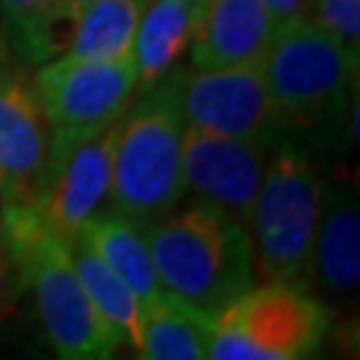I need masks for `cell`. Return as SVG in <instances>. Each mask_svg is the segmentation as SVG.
Instances as JSON below:
<instances>
[{
  "label": "cell",
  "mask_w": 360,
  "mask_h": 360,
  "mask_svg": "<svg viewBox=\"0 0 360 360\" xmlns=\"http://www.w3.org/2000/svg\"><path fill=\"white\" fill-rule=\"evenodd\" d=\"M147 243L160 288L211 318L257 281L245 227L208 203L147 224Z\"/></svg>",
  "instance_id": "1"
},
{
  "label": "cell",
  "mask_w": 360,
  "mask_h": 360,
  "mask_svg": "<svg viewBox=\"0 0 360 360\" xmlns=\"http://www.w3.org/2000/svg\"><path fill=\"white\" fill-rule=\"evenodd\" d=\"M323 193L307 150L283 136L272 150L245 221L254 270L264 283L309 288Z\"/></svg>",
  "instance_id": "2"
},
{
  "label": "cell",
  "mask_w": 360,
  "mask_h": 360,
  "mask_svg": "<svg viewBox=\"0 0 360 360\" xmlns=\"http://www.w3.org/2000/svg\"><path fill=\"white\" fill-rule=\"evenodd\" d=\"M181 139L184 120L166 75L144 89L136 107L120 117L107 195L110 208L147 227L179 206L187 195Z\"/></svg>",
  "instance_id": "3"
},
{
  "label": "cell",
  "mask_w": 360,
  "mask_h": 360,
  "mask_svg": "<svg viewBox=\"0 0 360 360\" xmlns=\"http://www.w3.org/2000/svg\"><path fill=\"white\" fill-rule=\"evenodd\" d=\"M262 75L285 129H315L358 96V53L307 16L278 27Z\"/></svg>",
  "instance_id": "4"
},
{
  "label": "cell",
  "mask_w": 360,
  "mask_h": 360,
  "mask_svg": "<svg viewBox=\"0 0 360 360\" xmlns=\"http://www.w3.org/2000/svg\"><path fill=\"white\" fill-rule=\"evenodd\" d=\"M13 251L25 262L27 288L53 352L67 360L110 358L120 342L91 304L72 264L70 243L46 230L30 208H22Z\"/></svg>",
  "instance_id": "5"
},
{
  "label": "cell",
  "mask_w": 360,
  "mask_h": 360,
  "mask_svg": "<svg viewBox=\"0 0 360 360\" xmlns=\"http://www.w3.org/2000/svg\"><path fill=\"white\" fill-rule=\"evenodd\" d=\"M328 334V312L307 288L285 283L251 285L214 315L208 358L299 360Z\"/></svg>",
  "instance_id": "6"
},
{
  "label": "cell",
  "mask_w": 360,
  "mask_h": 360,
  "mask_svg": "<svg viewBox=\"0 0 360 360\" xmlns=\"http://www.w3.org/2000/svg\"><path fill=\"white\" fill-rule=\"evenodd\" d=\"M53 129V160L75 142L102 134L126 115L136 96V70L126 59H77L62 53L32 75Z\"/></svg>",
  "instance_id": "7"
},
{
  "label": "cell",
  "mask_w": 360,
  "mask_h": 360,
  "mask_svg": "<svg viewBox=\"0 0 360 360\" xmlns=\"http://www.w3.org/2000/svg\"><path fill=\"white\" fill-rule=\"evenodd\" d=\"M171 86L184 126L278 144L285 126L262 75V59L217 70H171Z\"/></svg>",
  "instance_id": "8"
},
{
  "label": "cell",
  "mask_w": 360,
  "mask_h": 360,
  "mask_svg": "<svg viewBox=\"0 0 360 360\" xmlns=\"http://www.w3.org/2000/svg\"><path fill=\"white\" fill-rule=\"evenodd\" d=\"M272 150L275 144L270 142L184 126L181 171L187 193H195L200 203L230 214L245 227Z\"/></svg>",
  "instance_id": "9"
},
{
  "label": "cell",
  "mask_w": 360,
  "mask_h": 360,
  "mask_svg": "<svg viewBox=\"0 0 360 360\" xmlns=\"http://www.w3.org/2000/svg\"><path fill=\"white\" fill-rule=\"evenodd\" d=\"M53 171V129L30 75L0 80V184L16 206H35Z\"/></svg>",
  "instance_id": "10"
},
{
  "label": "cell",
  "mask_w": 360,
  "mask_h": 360,
  "mask_svg": "<svg viewBox=\"0 0 360 360\" xmlns=\"http://www.w3.org/2000/svg\"><path fill=\"white\" fill-rule=\"evenodd\" d=\"M120 120L96 136L75 142L53 160V171L38 203L30 206L40 224L62 240H75L77 232L96 211H102L110 195L112 150Z\"/></svg>",
  "instance_id": "11"
},
{
  "label": "cell",
  "mask_w": 360,
  "mask_h": 360,
  "mask_svg": "<svg viewBox=\"0 0 360 360\" xmlns=\"http://www.w3.org/2000/svg\"><path fill=\"white\" fill-rule=\"evenodd\" d=\"M278 32L262 0H206L190 43L193 70L259 62Z\"/></svg>",
  "instance_id": "12"
},
{
  "label": "cell",
  "mask_w": 360,
  "mask_h": 360,
  "mask_svg": "<svg viewBox=\"0 0 360 360\" xmlns=\"http://www.w3.org/2000/svg\"><path fill=\"white\" fill-rule=\"evenodd\" d=\"M360 283V214L347 190L323 193L321 221L312 245L309 288L349 294Z\"/></svg>",
  "instance_id": "13"
},
{
  "label": "cell",
  "mask_w": 360,
  "mask_h": 360,
  "mask_svg": "<svg viewBox=\"0 0 360 360\" xmlns=\"http://www.w3.org/2000/svg\"><path fill=\"white\" fill-rule=\"evenodd\" d=\"M203 3L147 0L131 43V62L136 70V91L155 86L174 70L193 43Z\"/></svg>",
  "instance_id": "14"
},
{
  "label": "cell",
  "mask_w": 360,
  "mask_h": 360,
  "mask_svg": "<svg viewBox=\"0 0 360 360\" xmlns=\"http://www.w3.org/2000/svg\"><path fill=\"white\" fill-rule=\"evenodd\" d=\"M77 238H83L96 251V257L126 281V285L139 296L142 307L163 291L155 272L144 224L110 208L96 211L77 232Z\"/></svg>",
  "instance_id": "15"
},
{
  "label": "cell",
  "mask_w": 360,
  "mask_h": 360,
  "mask_svg": "<svg viewBox=\"0 0 360 360\" xmlns=\"http://www.w3.org/2000/svg\"><path fill=\"white\" fill-rule=\"evenodd\" d=\"M214 318L160 291L142 307V339L136 355L144 360H206Z\"/></svg>",
  "instance_id": "16"
},
{
  "label": "cell",
  "mask_w": 360,
  "mask_h": 360,
  "mask_svg": "<svg viewBox=\"0 0 360 360\" xmlns=\"http://www.w3.org/2000/svg\"><path fill=\"white\" fill-rule=\"evenodd\" d=\"M147 0H89L70 11L67 56L126 59Z\"/></svg>",
  "instance_id": "17"
},
{
  "label": "cell",
  "mask_w": 360,
  "mask_h": 360,
  "mask_svg": "<svg viewBox=\"0 0 360 360\" xmlns=\"http://www.w3.org/2000/svg\"><path fill=\"white\" fill-rule=\"evenodd\" d=\"M70 254H72L77 278L86 288L94 309L99 312V318L107 323V328L115 334L120 345H131L134 349H139V339H142L139 296L131 291L120 275H115L96 257V251L83 238L70 240Z\"/></svg>",
  "instance_id": "18"
},
{
  "label": "cell",
  "mask_w": 360,
  "mask_h": 360,
  "mask_svg": "<svg viewBox=\"0 0 360 360\" xmlns=\"http://www.w3.org/2000/svg\"><path fill=\"white\" fill-rule=\"evenodd\" d=\"M307 16L323 32L334 35L345 49L360 53V0H309Z\"/></svg>",
  "instance_id": "19"
},
{
  "label": "cell",
  "mask_w": 360,
  "mask_h": 360,
  "mask_svg": "<svg viewBox=\"0 0 360 360\" xmlns=\"http://www.w3.org/2000/svg\"><path fill=\"white\" fill-rule=\"evenodd\" d=\"M27 291L25 262L16 251L0 248V321L16 312L22 294Z\"/></svg>",
  "instance_id": "20"
},
{
  "label": "cell",
  "mask_w": 360,
  "mask_h": 360,
  "mask_svg": "<svg viewBox=\"0 0 360 360\" xmlns=\"http://www.w3.org/2000/svg\"><path fill=\"white\" fill-rule=\"evenodd\" d=\"M56 3L59 0H0V8L6 11L13 30H27V27L46 22L56 16Z\"/></svg>",
  "instance_id": "21"
},
{
  "label": "cell",
  "mask_w": 360,
  "mask_h": 360,
  "mask_svg": "<svg viewBox=\"0 0 360 360\" xmlns=\"http://www.w3.org/2000/svg\"><path fill=\"white\" fill-rule=\"evenodd\" d=\"M25 206H16L6 187L0 184V248L13 251V238H16V219Z\"/></svg>",
  "instance_id": "22"
},
{
  "label": "cell",
  "mask_w": 360,
  "mask_h": 360,
  "mask_svg": "<svg viewBox=\"0 0 360 360\" xmlns=\"http://www.w3.org/2000/svg\"><path fill=\"white\" fill-rule=\"evenodd\" d=\"M262 3H264V8L270 11L272 22L278 27H283L307 13L309 0H262Z\"/></svg>",
  "instance_id": "23"
},
{
  "label": "cell",
  "mask_w": 360,
  "mask_h": 360,
  "mask_svg": "<svg viewBox=\"0 0 360 360\" xmlns=\"http://www.w3.org/2000/svg\"><path fill=\"white\" fill-rule=\"evenodd\" d=\"M80 3H89V0H59V3H56V16H67V13L72 11V8H75V6H80Z\"/></svg>",
  "instance_id": "24"
},
{
  "label": "cell",
  "mask_w": 360,
  "mask_h": 360,
  "mask_svg": "<svg viewBox=\"0 0 360 360\" xmlns=\"http://www.w3.org/2000/svg\"><path fill=\"white\" fill-rule=\"evenodd\" d=\"M8 75V49L0 43V80Z\"/></svg>",
  "instance_id": "25"
},
{
  "label": "cell",
  "mask_w": 360,
  "mask_h": 360,
  "mask_svg": "<svg viewBox=\"0 0 360 360\" xmlns=\"http://www.w3.org/2000/svg\"><path fill=\"white\" fill-rule=\"evenodd\" d=\"M179 3H206V0H179Z\"/></svg>",
  "instance_id": "26"
}]
</instances>
